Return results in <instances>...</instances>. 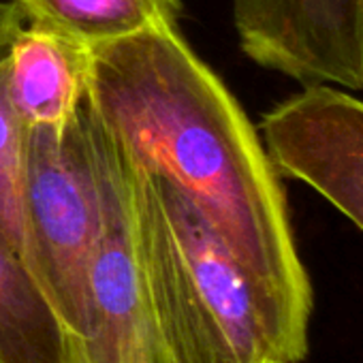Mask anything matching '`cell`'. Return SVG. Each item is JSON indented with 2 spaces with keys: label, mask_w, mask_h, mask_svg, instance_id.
Listing matches in <instances>:
<instances>
[{
  "label": "cell",
  "mask_w": 363,
  "mask_h": 363,
  "mask_svg": "<svg viewBox=\"0 0 363 363\" xmlns=\"http://www.w3.org/2000/svg\"><path fill=\"white\" fill-rule=\"evenodd\" d=\"M86 107L124 152L184 195L255 291L289 363L306 359L314 291L282 175L225 82L177 28L92 48Z\"/></svg>",
  "instance_id": "1"
},
{
  "label": "cell",
  "mask_w": 363,
  "mask_h": 363,
  "mask_svg": "<svg viewBox=\"0 0 363 363\" xmlns=\"http://www.w3.org/2000/svg\"><path fill=\"white\" fill-rule=\"evenodd\" d=\"M126 160L143 272L173 363H289L255 291L197 208Z\"/></svg>",
  "instance_id": "2"
},
{
  "label": "cell",
  "mask_w": 363,
  "mask_h": 363,
  "mask_svg": "<svg viewBox=\"0 0 363 363\" xmlns=\"http://www.w3.org/2000/svg\"><path fill=\"white\" fill-rule=\"evenodd\" d=\"M79 111L65 133H26L24 263L54 306L67 342L88 329L90 272L103 233V195Z\"/></svg>",
  "instance_id": "3"
},
{
  "label": "cell",
  "mask_w": 363,
  "mask_h": 363,
  "mask_svg": "<svg viewBox=\"0 0 363 363\" xmlns=\"http://www.w3.org/2000/svg\"><path fill=\"white\" fill-rule=\"evenodd\" d=\"M79 113L99 173L103 233L90 272L88 329L67 342L65 363H173L143 272L126 154L86 103Z\"/></svg>",
  "instance_id": "4"
},
{
  "label": "cell",
  "mask_w": 363,
  "mask_h": 363,
  "mask_svg": "<svg viewBox=\"0 0 363 363\" xmlns=\"http://www.w3.org/2000/svg\"><path fill=\"white\" fill-rule=\"evenodd\" d=\"M282 177L310 186L363 233V101L333 86H303L259 124Z\"/></svg>",
  "instance_id": "5"
},
{
  "label": "cell",
  "mask_w": 363,
  "mask_h": 363,
  "mask_svg": "<svg viewBox=\"0 0 363 363\" xmlns=\"http://www.w3.org/2000/svg\"><path fill=\"white\" fill-rule=\"evenodd\" d=\"M242 52L301 86L363 90V0H233Z\"/></svg>",
  "instance_id": "6"
},
{
  "label": "cell",
  "mask_w": 363,
  "mask_h": 363,
  "mask_svg": "<svg viewBox=\"0 0 363 363\" xmlns=\"http://www.w3.org/2000/svg\"><path fill=\"white\" fill-rule=\"evenodd\" d=\"M90 48L43 26L22 24L5 56L11 105L26 128L65 133L86 101Z\"/></svg>",
  "instance_id": "7"
},
{
  "label": "cell",
  "mask_w": 363,
  "mask_h": 363,
  "mask_svg": "<svg viewBox=\"0 0 363 363\" xmlns=\"http://www.w3.org/2000/svg\"><path fill=\"white\" fill-rule=\"evenodd\" d=\"M0 361L65 363L67 331L22 261L0 231Z\"/></svg>",
  "instance_id": "8"
},
{
  "label": "cell",
  "mask_w": 363,
  "mask_h": 363,
  "mask_svg": "<svg viewBox=\"0 0 363 363\" xmlns=\"http://www.w3.org/2000/svg\"><path fill=\"white\" fill-rule=\"evenodd\" d=\"M24 22L56 30L86 48L147 30L177 28L182 0H13Z\"/></svg>",
  "instance_id": "9"
},
{
  "label": "cell",
  "mask_w": 363,
  "mask_h": 363,
  "mask_svg": "<svg viewBox=\"0 0 363 363\" xmlns=\"http://www.w3.org/2000/svg\"><path fill=\"white\" fill-rule=\"evenodd\" d=\"M7 56V52H5ZM5 56L0 60V231L7 235L22 261L26 255V133L7 88Z\"/></svg>",
  "instance_id": "10"
},
{
  "label": "cell",
  "mask_w": 363,
  "mask_h": 363,
  "mask_svg": "<svg viewBox=\"0 0 363 363\" xmlns=\"http://www.w3.org/2000/svg\"><path fill=\"white\" fill-rule=\"evenodd\" d=\"M22 24L24 18L13 0H0V45H7Z\"/></svg>",
  "instance_id": "11"
},
{
  "label": "cell",
  "mask_w": 363,
  "mask_h": 363,
  "mask_svg": "<svg viewBox=\"0 0 363 363\" xmlns=\"http://www.w3.org/2000/svg\"><path fill=\"white\" fill-rule=\"evenodd\" d=\"M5 52H7V45H0V58L5 56Z\"/></svg>",
  "instance_id": "12"
},
{
  "label": "cell",
  "mask_w": 363,
  "mask_h": 363,
  "mask_svg": "<svg viewBox=\"0 0 363 363\" xmlns=\"http://www.w3.org/2000/svg\"><path fill=\"white\" fill-rule=\"evenodd\" d=\"M0 363H3V361H0Z\"/></svg>",
  "instance_id": "13"
}]
</instances>
